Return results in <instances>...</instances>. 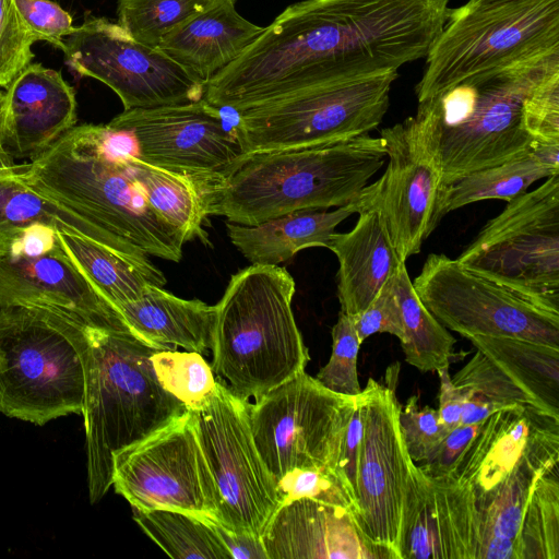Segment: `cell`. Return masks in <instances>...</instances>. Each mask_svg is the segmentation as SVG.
I'll list each match as a JSON object with an SVG mask.
<instances>
[{
    "instance_id": "obj_10",
    "label": "cell",
    "mask_w": 559,
    "mask_h": 559,
    "mask_svg": "<svg viewBox=\"0 0 559 559\" xmlns=\"http://www.w3.org/2000/svg\"><path fill=\"white\" fill-rule=\"evenodd\" d=\"M456 259L467 269L559 311V174L509 201Z\"/></svg>"
},
{
    "instance_id": "obj_44",
    "label": "cell",
    "mask_w": 559,
    "mask_h": 559,
    "mask_svg": "<svg viewBox=\"0 0 559 559\" xmlns=\"http://www.w3.org/2000/svg\"><path fill=\"white\" fill-rule=\"evenodd\" d=\"M394 275L383 285L370 305L353 318L361 343L376 333L392 334L400 342L404 340V325L395 295Z\"/></svg>"
},
{
    "instance_id": "obj_40",
    "label": "cell",
    "mask_w": 559,
    "mask_h": 559,
    "mask_svg": "<svg viewBox=\"0 0 559 559\" xmlns=\"http://www.w3.org/2000/svg\"><path fill=\"white\" fill-rule=\"evenodd\" d=\"M522 124L533 141L559 143V66L550 69L525 96Z\"/></svg>"
},
{
    "instance_id": "obj_18",
    "label": "cell",
    "mask_w": 559,
    "mask_h": 559,
    "mask_svg": "<svg viewBox=\"0 0 559 559\" xmlns=\"http://www.w3.org/2000/svg\"><path fill=\"white\" fill-rule=\"evenodd\" d=\"M108 124L130 134L141 159L169 170L223 181L243 159L221 109L204 98L123 110Z\"/></svg>"
},
{
    "instance_id": "obj_39",
    "label": "cell",
    "mask_w": 559,
    "mask_h": 559,
    "mask_svg": "<svg viewBox=\"0 0 559 559\" xmlns=\"http://www.w3.org/2000/svg\"><path fill=\"white\" fill-rule=\"evenodd\" d=\"M282 504L297 499H311L354 511L355 501L335 469L296 468L275 480Z\"/></svg>"
},
{
    "instance_id": "obj_35",
    "label": "cell",
    "mask_w": 559,
    "mask_h": 559,
    "mask_svg": "<svg viewBox=\"0 0 559 559\" xmlns=\"http://www.w3.org/2000/svg\"><path fill=\"white\" fill-rule=\"evenodd\" d=\"M399 551L400 559H442L429 484L416 463L406 485Z\"/></svg>"
},
{
    "instance_id": "obj_17",
    "label": "cell",
    "mask_w": 559,
    "mask_h": 559,
    "mask_svg": "<svg viewBox=\"0 0 559 559\" xmlns=\"http://www.w3.org/2000/svg\"><path fill=\"white\" fill-rule=\"evenodd\" d=\"M391 369V381L382 384L370 378L360 392L362 437L353 518L371 544L400 559L403 503L414 462L399 421L401 405L395 392L399 368Z\"/></svg>"
},
{
    "instance_id": "obj_41",
    "label": "cell",
    "mask_w": 559,
    "mask_h": 559,
    "mask_svg": "<svg viewBox=\"0 0 559 559\" xmlns=\"http://www.w3.org/2000/svg\"><path fill=\"white\" fill-rule=\"evenodd\" d=\"M35 41L15 1L0 0V87L7 88L32 63V45Z\"/></svg>"
},
{
    "instance_id": "obj_15",
    "label": "cell",
    "mask_w": 559,
    "mask_h": 559,
    "mask_svg": "<svg viewBox=\"0 0 559 559\" xmlns=\"http://www.w3.org/2000/svg\"><path fill=\"white\" fill-rule=\"evenodd\" d=\"M413 286L442 325L467 340L513 337L559 348V311L467 269L457 259L429 254Z\"/></svg>"
},
{
    "instance_id": "obj_26",
    "label": "cell",
    "mask_w": 559,
    "mask_h": 559,
    "mask_svg": "<svg viewBox=\"0 0 559 559\" xmlns=\"http://www.w3.org/2000/svg\"><path fill=\"white\" fill-rule=\"evenodd\" d=\"M128 174L141 187L152 210L182 237L209 243L203 224L211 215L213 192L222 181L169 170L141 159L136 154L118 153Z\"/></svg>"
},
{
    "instance_id": "obj_9",
    "label": "cell",
    "mask_w": 559,
    "mask_h": 559,
    "mask_svg": "<svg viewBox=\"0 0 559 559\" xmlns=\"http://www.w3.org/2000/svg\"><path fill=\"white\" fill-rule=\"evenodd\" d=\"M559 50V0L474 2L451 9L415 86L418 103L480 73Z\"/></svg>"
},
{
    "instance_id": "obj_51",
    "label": "cell",
    "mask_w": 559,
    "mask_h": 559,
    "mask_svg": "<svg viewBox=\"0 0 559 559\" xmlns=\"http://www.w3.org/2000/svg\"><path fill=\"white\" fill-rule=\"evenodd\" d=\"M471 1L487 3V2H501V1H511V0H471Z\"/></svg>"
},
{
    "instance_id": "obj_27",
    "label": "cell",
    "mask_w": 559,
    "mask_h": 559,
    "mask_svg": "<svg viewBox=\"0 0 559 559\" xmlns=\"http://www.w3.org/2000/svg\"><path fill=\"white\" fill-rule=\"evenodd\" d=\"M57 235L71 262L116 309L139 298L147 286L166 284L147 254L118 251L63 228H57Z\"/></svg>"
},
{
    "instance_id": "obj_42",
    "label": "cell",
    "mask_w": 559,
    "mask_h": 559,
    "mask_svg": "<svg viewBox=\"0 0 559 559\" xmlns=\"http://www.w3.org/2000/svg\"><path fill=\"white\" fill-rule=\"evenodd\" d=\"M403 440L414 463L430 459L449 433L440 424L438 411L419 406L417 395L411 396L399 414Z\"/></svg>"
},
{
    "instance_id": "obj_20",
    "label": "cell",
    "mask_w": 559,
    "mask_h": 559,
    "mask_svg": "<svg viewBox=\"0 0 559 559\" xmlns=\"http://www.w3.org/2000/svg\"><path fill=\"white\" fill-rule=\"evenodd\" d=\"M5 90L0 136L13 158L38 157L78 121L75 91L53 69L29 63Z\"/></svg>"
},
{
    "instance_id": "obj_38",
    "label": "cell",
    "mask_w": 559,
    "mask_h": 559,
    "mask_svg": "<svg viewBox=\"0 0 559 559\" xmlns=\"http://www.w3.org/2000/svg\"><path fill=\"white\" fill-rule=\"evenodd\" d=\"M332 354L328 364L317 373L316 379L328 390L357 396L360 384L357 373V359L361 342L358 338L354 319L340 311L332 328Z\"/></svg>"
},
{
    "instance_id": "obj_11",
    "label": "cell",
    "mask_w": 559,
    "mask_h": 559,
    "mask_svg": "<svg viewBox=\"0 0 559 559\" xmlns=\"http://www.w3.org/2000/svg\"><path fill=\"white\" fill-rule=\"evenodd\" d=\"M386 150L382 176L355 200L358 213L379 212L402 261L420 252L442 219L444 189L433 102L418 103L414 116L380 132Z\"/></svg>"
},
{
    "instance_id": "obj_49",
    "label": "cell",
    "mask_w": 559,
    "mask_h": 559,
    "mask_svg": "<svg viewBox=\"0 0 559 559\" xmlns=\"http://www.w3.org/2000/svg\"><path fill=\"white\" fill-rule=\"evenodd\" d=\"M19 168L20 165L14 162V158L5 150L0 136V177L15 174L19 170Z\"/></svg>"
},
{
    "instance_id": "obj_16",
    "label": "cell",
    "mask_w": 559,
    "mask_h": 559,
    "mask_svg": "<svg viewBox=\"0 0 559 559\" xmlns=\"http://www.w3.org/2000/svg\"><path fill=\"white\" fill-rule=\"evenodd\" d=\"M67 64L111 88L124 110L186 104L204 97L205 84L158 48L134 40L118 23L87 15L64 38Z\"/></svg>"
},
{
    "instance_id": "obj_34",
    "label": "cell",
    "mask_w": 559,
    "mask_h": 559,
    "mask_svg": "<svg viewBox=\"0 0 559 559\" xmlns=\"http://www.w3.org/2000/svg\"><path fill=\"white\" fill-rule=\"evenodd\" d=\"M516 547L518 559L559 558L558 466L537 479L525 509Z\"/></svg>"
},
{
    "instance_id": "obj_2",
    "label": "cell",
    "mask_w": 559,
    "mask_h": 559,
    "mask_svg": "<svg viewBox=\"0 0 559 559\" xmlns=\"http://www.w3.org/2000/svg\"><path fill=\"white\" fill-rule=\"evenodd\" d=\"M97 124L74 126L44 153L21 164L16 178L35 193L147 255L179 262L180 234L150 206Z\"/></svg>"
},
{
    "instance_id": "obj_36",
    "label": "cell",
    "mask_w": 559,
    "mask_h": 559,
    "mask_svg": "<svg viewBox=\"0 0 559 559\" xmlns=\"http://www.w3.org/2000/svg\"><path fill=\"white\" fill-rule=\"evenodd\" d=\"M214 0H117V23L136 41L157 48L169 32Z\"/></svg>"
},
{
    "instance_id": "obj_12",
    "label": "cell",
    "mask_w": 559,
    "mask_h": 559,
    "mask_svg": "<svg viewBox=\"0 0 559 559\" xmlns=\"http://www.w3.org/2000/svg\"><path fill=\"white\" fill-rule=\"evenodd\" d=\"M355 403L305 371L249 403L253 440L273 478L296 468L336 471Z\"/></svg>"
},
{
    "instance_id": "obj_32",
    "label": "cell",
    "mask_w": 559,
    "mask_h": 559,
    "mask_svg": "<svg viewBox=\"0 0 559 559\" xmlns=\"http://www.w3.org/2000/svg\"><path fill=\"white\" fill-rule=\"evenodd\" d=\"M451 380L464 399L463 425L481 421L495 413L521 405L539 412L535 401L479 350Z\"/></svg>"
},
{
    "instance_id": "obj_31",
    "label": "cell",
    "mask_w": 559,
    "mask_h": 559,
    "mask_svg": "<svg viewBox=\"0 0 559 559\" xmlns=\"http://www.w3.org/2000/svg\"><path fill=\"white\" fill-rule=\"evenodd\" d=\"M133 519L171 558L231 559L211 520L179 510L135 508Z\"/></svg>"
},
{
    "instance_id": "obj_13",
    "label": "cell",
    "mask_w": 559,
    "mask_h": 559,
    "mask_svg": "<svg viewBox=\"0 0 559 559\" xmlns=\"http://www.w3.org/2000/svg\"><path fill=\"white\" fill-rule=\"evenodd\" d=\"M248 404L216 381L213 392L193 412L217 492L216 523L261 537L282 500L255 447Z\"/></svg>"
},
{
    "instance_id": "obj_37",
    "label": "cell",
    "mask_w": 559,
    "mask_h": 559,
    "mask_svg": "<svg viewBox=\"0 0 559 559\" xmlns=\"http://www.w3.org/2000/svg\"><path fill=\"white\" fill-rule=\"evenodd\" d=\"M151 362L160 386L187 409H198L215 388L212 367L200 353L156 349Z\"/></svg>"
},
{
    "instance_id": "obj_28",
    "label": "cell",
    "mask_w": 559,
    "mask_h": 559,
    "mask_svg": "<svg viewBox=\"0 0 559 559\" xmlns=\"http://www.w3.org/2000/svg\"><path fill=\"white\" fill-rule=\"evenodd\" d=\"M556 174H559V143L533 141L522 155L445 186L441 216L478 201L509 202L525 193L534 182Z\"/></svg>"
},
{
    "instance_id": "obj_8",
    "label": "cell",
    "mask_w": 559,
    "mask_h": 559,
    "mask_svg": "<svg viewBox=\"0 0 559 559\" xmlns=\"http://www.w3.org/2000/svg\"><path fill=\"white\" fill-rule=\"evenodd\" d=\"M397 71L308 85L236 114L234 132L248 155L307 148L369 134L382 122Z\"/></svg>"
},
{
    "instance_id": "obj_7",
    "label": "cell",
    "mask_w": 559,
    "mask_h": 559,
    "mask_svg": "<svg viewBox=\"0 0 559 559\" xmlns=\"http://www.w3.org/2000/svg\"><path fill=\"white\" fill-rule=\"evenodd\" d=\"M559 66V50L469 78L433 102L444 187L525 153L533 140L522 124L530 90Z\"/></svg>"
},
{
    "instance_id": "obj_23",
    "label": "cell",
    "mask_w": 559,
    "mask_h": 559,
    "mask_svg": "<svg viewBox=\"0 0 559 559\" xmlns=\"http://www.w3.org/2000/svg\"><path fill=\"white\" fill-rule=\"evenodd\" d=\"M347 233H334L328 247L337 258V297L341 311L360 314L383 285L405 263L392 243L383 218L374 210L358 213Z\"/></svg>"
},
{
    "instance_id": "obj_50",
    "label": "cell",
    "mask_w": 559,
    "mask_h": 559,
    "mask_svg": "<svg viewBox=\"0 0 559 559\" xmlns=\"http://www.w3.org/2000/svg\"><path fill=\"white\" fill-rule=\"evenodd\" d=\"M4 103H5V99H4V93H2L0 91V117L3 112V109H4Z\"/></svg>"
},
{
    "instance_id": "obj_33",
    "label": "cell",
    "mask_w": 559,
    "mask_h": 559,
    "mask_svg": "<svg viewBox=\"0 0 559 559\" xmlns=\"http://www.w3.org/2000/svg\"><path fill=\"white\" fill-rule=\"evenodd\" d=\"M33 223H45L114 247L116 238L41 198L15 174L0 177V235Z\"/></svg>"
},
{
    "instance_id": "obj_52",
    "label": "cell",
    "mask_w": 559,
    "mask_h": 559,
    "mask_svg": "<svg viewBox=\"0 0 559 559\" xmlns=\"http://www.w3.org/2000/svg\"><path fill=\"white\" fill-rule=\"evenodd\" d=\"M228 1H230V2H233V3H236V1H237V0H228Z\"/></svg>"
},
{
    "instance_id": "obj_4",
    "label": "cell",
    "mask_w": 559,
    "mask_h": 559,
    "mask_svg": "<svg viewBox=\"0 0 559 559\" xmlns=\"http://www.w3.org/2000/svg\"><path fill=\"white\" fill-rule=\"evenodd\" d=\"M295 281L278 265L231 276L215 305L212 370L233 394L255 401L305 371L310 359L296 324Z\"/></svg>"
},
{
    "instance_id": "obj_48",
    "label": "cell",
    "mask_w": 559,
    "mask_h": 559,
    "mask_svg": "<svg viewBox=\"0 0 559 559\" xmlns=\"http://www.w3.org/2000/svg\"><path fill=\"white\" fill-rule=\"evenodd\" d=\"M212 524L231 559H269L261 537L234 532L214 521Z\"/></svg>"
},
{
    "instance_id": "obj_14",
    "label": "cell",
    "mask_w": 559,
    "mask_h": 559,
    "mask_svg": "<svg viewBox=\"0 0 559 559\" xmlns=\"http://www.w3.org/2000/svg\"><path fill=\"white\" fill-rule=\"evenodd\" d=\"M112 486L132 508L179 510L217 522V492L193 411L115 452Z\"/></svg>"
},
{
    "instance_id": "obj_30",
    "label": "cell",
    "mask_w": 559,
    "mask_h": 559,
    "mask_svg": "<svg viewBox=\"0 0 559 559\" xmlns=\"http://www.w3.org/2000/svg\"><path fill=\"white\" fill-rule=\"evenodd\" d=\"M394 288L404 325L401 346L405 360L423 372L449 368L456 341L417 295L405 263L394 275Z\"/></svg>"
},
{
    "instance_id": "obj_5",
    "label": "cell",
    "mask_w": 559,
    "mask_h": 559,
    "mask_svg": "<svg viewBox=\"0 0 559 559\" xmlns=\"http://www.w3.org/2000/svg\"><path fill=\"white\" fill-rule=\"evenodd\" d=\"M87 480L92 503L112 486V456L187 407L158 383L154 348L130 332L84 325Z\"/></svg>"
},
{
    "instance_id": "obj_21",
    "label": "cell",
    "mask_w": 559,
    "mask_h": 559,
    "mask_svg": "<svg viewBox=\"0 0 559 559\" xmlns=\"http://www.w3.org/2000/svg\"><path fill=\"white\" fill-rule=\"evenodd\" d=\"M261 538L269 559H393L361 534L350 510L311 499L281 504Z\"/></svg>"
},
{
    "instance_id": "obj_24",
    "label": "cell",
    "mask_w": 559,
    "mask_h": 559,
    "mask_svg": "<svg viewBox=\"0 0 559 559\" xmlns=\"http://www.w3.org/2000/svg\"><path fill=\"white\" fill-rule=\"evenodd\" d=\"M130 332L157 349L182 347L203 354L213 346L216 308L150 285L136 299L117 306Z\"/></svg>"
},
{
    "instance_id": "obj_1",
    "label": "cell",
    "mask_w": 559,
    "mask_h": 559,
    "mask_svg": "<svg viewBox=\"0 0 559 559\" xmlns=\"http://www.w3.org/2000/svg\"><path fill=\"white\" fill-rule=\"evenodd\" d=\"M449 0H300L206 84L212 106L241 111L308 85L384 71L425 58Z\"/></svg>"
},
{
    "instance_id": "obj_22",
    "label": "cell",
    "mask_w": 559,
    "mask_h": 559,
    "mask_svg": "<svg viewBox=\"0 0 559 559\" xmlns=\"http://www.w3.org/2000/svg\"><path fill=\"white\" fill-rule=\"evenodd\" d=\"M263 29L240 15L235 3L214 0L163 37L157 48L206 84Z\"/></svg>"
},
{
    "instance_id": "obj_3",
    "label": "cell",
    "mask_w": 559,
    "mask_h": 559,
    "mask_svg": "<svg viewBox=\"0 0 559 559\" xmlns=\"http://www.w3.org/2000/svg\"><path fill=\"white\" fill-rule=\"evenodd\" d=\"M386 162L381 136L246 156L213 192L211 215L257 225L307 210L355 201Z\"/></svg>"
},
{
    "instance_id": "obj_46",
    "label": "cell",
    "mask_w": 559,
    "mask_h": 559,
    "mask_svg": "<svg viewBox=\"0 0 559 559\" xmlns=\"http://www.w3.org/2000/svg\"><path fill=\"white\" fill-rule=\"evenodd\" d=\"M362 437V402L360 393L350 414L342 442L336 472L347 486L356 507L357 472ZM355 510V509H354ZM354 512V511H353Z\"/></svg>"
},
{
    "instance_id": "obj_6",
    "label": "cell",
    "mask_w": 559,
    "mask_h": 559,
    "mask_svg": "<svg viewBox=\"0 0 559 559\" xmlns=\"http://www.w3.org/2000/svg\"><path fill=\"white\" fill-rule=\"evenodd\" d=\"M84 324L49 308L0 304V412L39 426L82 414Z\"/></svg>"
},
{
    "instance_id": "obj_47",
    "label": "cell",
    "mask_w": 559,
    "mask_h": 559,
    "mask_svg": "<svg viewBox=\"0 0 559 559\" xmlns=\"http://www.w3.org/2000/svg\"><path fill=\"white\" fill-rule=\"evenodd\" d=\"M440 379V405L438 409L439 420L449 432L461 424L463 395L453 384L449 368L437 371Z\"/></svg>"
},
{
    "instance_id": "obj_19",
    "label": "cell",
    "mask_w": 559,
    "mask_h": 559,
    "mask_svg": "<svg viewBox=\"0 0 559 559\" xmlns=\"http://www.w3.org/2000/svg\"><path fill=\"white\" fill-rule=\"evenodd\" d=\"M0 304L49 308L84 325L130 332L119 311L71 262L59 239L32 252L0 246Z\"/></svg>"
},
{
    "instance_id": "obj_25",
    "label": "cell",
    "mask_w": 559,
    "mask_h": 559,
    "mask_svg": "<svg viewBox=\"0 0 559 559\" xmlns=\"http://www.w3.org/2000/svg\"><path fill=\"white\" fill-rule=\"evenodd\" d=\"M355 213L353 201L333 211H297L257 225L226 222V228L231 243L251 264L278 265L300 250L328 248L336 226Z\"/></svg>"
},
{
    "instance_id": "obj_29",
    "label": "cell",
    "mask_w": 559,
    "mask_h": 559,
    "mask_svg": "<svg viewBox=\"0 0 559 559\" xmlns=\"http://www.w3.org/2000/svg\"><path fill=\"white\" fill-rule=\"evenodd\" d=\"M468 340L535 401L540 413L559 420V348L513 337Z\"/></svg>"
},
{
    "instance_id": "obj_43",
    "label": "cell",
    "mask_w": 559,
    "mask_h": 559,
    "mask_svg": "<svg viewBox=\"0 0 559 559\" xmlns=\"http://www.w3.org/2000/svg\"><path fill=\"white\" fill-rule=\"evenodd\" d=\"M36 41L45 40L64 50V38L75 28L70 13L51 0H14Z\"/></svg>"
},
{
    "instance_id": "obj_45",
    "label": "cell",
    "mask_w": 559,
    "mask_h": 559,
    "mask_svg": "<svg viewBox=\"0 0 559 559\" xmlns=\"http://www.w3.org/2000/svg\"><path fill=\"white\" fill-rule=\"evenodd\" d=\"M486 419L475 424H460L449 431L435 454L418 465L421 472L429 477H441L448 474L476 438Z\"/></svg>"
}]
</instances>
